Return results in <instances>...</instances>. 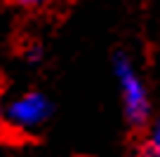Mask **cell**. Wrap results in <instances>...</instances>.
<instances>
[{
	"instance_id": "1",
	"label": "cell",
	"mask_w": 160,
	"mask_h": 157,
	"mask_svg": "<svg viewBox=\"0 0 160 157\" xmlns=\"http://www.w3.org/2000/svg\"><path fill=\"white\" fill-rule=\"evenodd\" d=\"M111 68H113V78L120 92L122 115H125L127 124L132 129H146L153 120V103H151L148 87H146L134 59L127 52H115Z\"/></svg>"
},
{
	"instance_id": "2",
	"label": "cell",
	"mask_w": 160,
	"mask_h": 157,
	"mask_svg": "<svg viewBox=\"0 0 160 157\" xmlns=\"http://www.w3.org/2000/svg\"><path fill=\"white\" fill-rule=\"evenodd\" d=\"M54 106L42 92H21L2 103V127L17 134H31L50 122Z\"/></svg>"
},
{
	"instance_id": "3",
	"label": "cell",
	"mask_w": 160,
	"mask_h": 157,
	"mask_svg": "<svg viewBox=\"0 0 160 157\" xmlns=\"http://www.w3.org/2000/svg\"><path fill=\"white\" fill-rule=\"evenodd\" d=\"M141 157H160V117L151 120L146 127V138L141 143Z\"/></svg>"
},
{
	"instance_id": "4",
	"label": "cell",
	"mask_w": 160,
	"mask_h": 157,
	"mask_svg": "<svg viewBox=\"0 0 160 157\" xmlns=\"http://www.w3.org/2000/svg\"><path fill=\"white\" fill-rule=\"evenodd\" d=\"M12 5L21 7V10H40V7L50 5L52 0H10Z\"/></svg>"
},
{
	"instance_id": "5",
	"label": "cell",
	"mask_w": 160,
	"mask_h": 157,
	"mask_svg": "<svg viewBox=\"0 0 160 157\" xmlns=\"http://www.w3.org/2000/svg\"><path fill=\"white\" fill-rule=\"evenodd\" d=\"M24 59H26V61H31V64L40 61V59H42V47H40V45H31V47H26Z\"/></svg>"
},
{
	"instance_id": "6",
	"label": "cell",
	"mask_w": 160,
	"mask_h": 157,
	"mask_svg": "<svg viewBox=\"0 0 160 157\" xmlns=\"http://www.w3.org/2000/svg\"><path fill=\"white\" fill-rule=\"evenodd\" d=\"M0 129H2V94H0Z\"/></svg>"
}]
</instances>
